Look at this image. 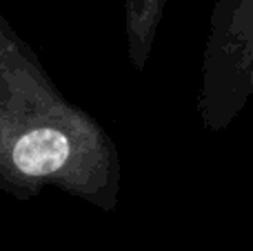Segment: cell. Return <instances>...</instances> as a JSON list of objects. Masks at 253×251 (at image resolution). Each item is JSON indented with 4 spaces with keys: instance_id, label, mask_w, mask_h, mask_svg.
Segmentation results:
<instances>
[{
    "instance_id": "cell-2",
    "label": "cell",
    "mask_w": 253,
    "mask_h": 251,
    "mask_svg": "<svg viewBox=\"0 0 253 251\" xmlns=\"http://www.w3.org/2000/svg\"><path fill=\"white\" fill-rule=\"evenodd\" d=\"M253 29V0H218L202 60L200 100L209 98Z\"/></svg>"
},
{
    "instance_id": "cell-4",
    "label": "cell",
    "mask_w": 253,
    "mask_h": 251,
    "mask_svg": "<svg viewBox=\"0 0 253 251\" xmlns=\"http://www.w3.org/2000/svg\"><path fill=\"white\" fill-rule=\"evenodd\" d=\"M165 9L167 0H125L126 56L138 71L149 62Z\"/></svg>"
},
{
    "instance_id": "cell-3",
    "label": "cell",
    "mask_w": 253,
    "mask_h": 251,
    "mask_svg": "<svg viewBox=\"0 0 253 251\" xmlns=\"http://www.w3.org/2000/svg\"><path fill=\"white\" fill-rule=\"evenodd\" d=\"M251 93H253V29L249 38H247V42L238 51L236 60L227 69L224 78L213 89V93L198 102L205 127L213 129V131L224 129L236 118V114L242 109V105L247 102V98Z\"/></svg>"
},
{
    "instance_id": "cell-1",
    "label": "cell",
    "mask_w": 253,
    "mask_h": 251,
    "mask_svg": "<svg viewBox=\"0 0 253 251\" xmlns=\"http://www.w3.org/2000/svg\"><path fill=\"white\" fill-rule=\"evenodd\" d=\"M47 187L114 211L120 156L105 127L67 100L0 11V191L27 203Z\"/></svg>"
}]
</instances>
